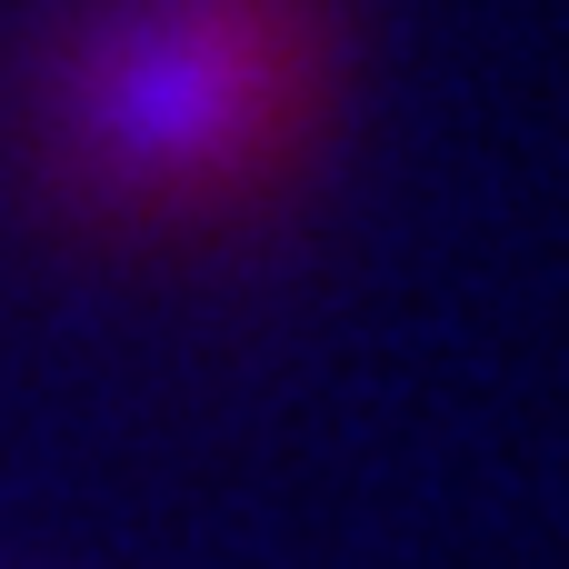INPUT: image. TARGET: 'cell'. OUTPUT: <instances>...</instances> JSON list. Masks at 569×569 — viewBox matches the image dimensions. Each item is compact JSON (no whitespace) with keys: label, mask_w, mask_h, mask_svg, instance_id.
<instances>
[{"label":"cell","mask_w":569,"mask_h":569,"mask_svg":"<svg viewBox=\"0 0 569 569\" xmlns=\"http://www.w3.org/2000/svg\"><path fill=\"white\" fill-rule=\"evenodd\" d=\"M320 0H70L30 80V160L120 230H210L270 200L330 110Z\"/></svg>","instance_id":"obj_1"}]
</instances>
